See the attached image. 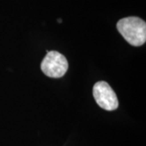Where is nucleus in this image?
I'll list each match as a JSON object with an SVG mask.
<instances>
[{
	"mask_svg": "<svg viewBox=\"0 0 146 146\" xmlns=\"http://www.w3.org/2000/svg\"><path fill=\"white\" fill-rule=\"evenodd\" d=\"M117 29L133 46H141L146 41V23L136 16L123 18L117 23Z\"/></svg>",
	"mask_w": 146,
	"mask_h": 146,
	"instance_id": "obj_1",
	"label": "nucleus"
},
{
	"mask_svg": "<svg viewBox=\"0 0 146 146\" xmlns=\"http://www.w3.org/2000/svg\"><path fill=\"white\" fill-rule=\"evenodd\" d=\"M93 94L96 102L106 110H115L119 107V101L115 91L105 81H99L94 84Z\"/></svg>",
	"mask_w": 146,
	"mask_h": 146,
	"instance_id": "obj_3",
	"label": "nucleus"
},
{
	"mask_svg": "<svg viewBox=\"0 0 146 146\" xmlns=\"http://www.w3.org/2000/svg\"><path fill=\"white\" fill-rule=\"evenodd\" d=\"M58 22H59V23H61V22H62V20H61V19H59V20H58Z\"/></svg>",
	"mask_w": 146,
	"mask_h": 146,
	"instance_id": "obj_4",
	"label": "nucleus"
},
{
	"mask_svg": "<svg viewBox=\"0 0 146 146\" xmlns=\"http://www.w3.org/2000/svg\"><path fill=\"white\" fill-rule=\"evenodd\" d=\"M68 68L67 58L57 51H49L41 64L43 73L52 78H60L63 76Z\"/></svg>",
	"mask_w": 146,
	"mask_h": 146,
	"instance_id": "obj_2",
	"label": "nucleus"
}]
</instances>
